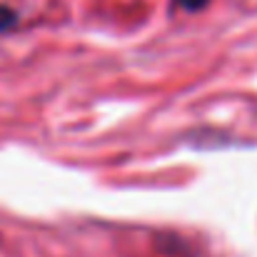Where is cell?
I'll use <instances>...</instances> for the list:
<instances>
[{"instance_id":"obj_2","label":"cell","mask_w":257,"mask_h":257,"mask_svg":"<svg viewBox=\"0 0 257 257\" xmlns=\"http://www.w3.org/2000/svg\"><path fill=\"white\" fill-rule=\"evenodd\" d=\"M175 3L185 10H202L207 5V0H175Z\"/></svg>"},{"instance_id":"obj_1","label":"cell","mask_w":257,"mask_h":257,"mask_svg":"<svg viewBox=\"0 0 257 257\" xmlns=\"http://www.w3.org/2000/svg\"><path fill=\"white\" fill-rule=\"evenodd\" d=\"M13 25H15V13L10 8H3L0 5V33L3 30H10Z\"/></svg>"}]
</instances>
